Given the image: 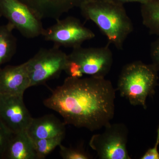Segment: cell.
<instances>
[{"label":"cell","instance_id":"6da1fadb","mask_svg":"<svg viewBox=\"0 0 159 159\" xmlns=\"http://www.w3.org/2000/svg\"><path fill=\"white\" fill-rule=\"evenodd\" d=\"M115 99V89L105 77H68L43 104L58 113L66 124L94 131L113 119Z\"/></svg>","mask_w":159,"mask_h":159},{"label":"cell","instance_id":"7a4b0ae2","mask_svg":"<svg viewBox=\"0 0 159 159\" xmlns=\"http://www.w3.org/2000/svg\"><path fill=\"white\" fill-rule=\"evenodd\" d=\"M79 8L83 16L95 23L106 36L109 43L122 50L134 29L124 5L111 0H89Z\"/></svg>","mask_w":159,"mask_h":159},{"label":"cell","instance_id":"3957f363","mask_svg":"<svg viewBox=\"0 0 159 159\" xmlns=\"http://www.w3.org/2000/svg\"><path fill=\"white\" fill-rule=\"evenodd\" d=\"M158 71L152 64H146L140 61L127 64L119 75L117 90L131 105L146 109L147 98L155 93Z\"/></svg>","mask_w":159,"mask_h":159},{"label":"cell","instance_id":"277c9868","mask_svg":"<svg viewBox=\"0 0 159 159\" xmlns=\"http://www.w3.org/2000/svg\"><path fill=\"white\" fill-rule=\"evenodd\" d=\"M113 62L112 52L109 45L98 48L73 49L68 54L64 71L68 77L81 78L84 74L89 77H105Z\"/></svg>","mask_w":159,"mask_h":159},{"label":"cell","instance_id":"5b68a950","mask_svg":"<svg viewBox=\"0 0 159 159\" xmlns=\"http://www.w3.org/2000/svg\"><path fill=\"white\" fill-rule=\"evenodd\" d=\"M68 54L59 47L41 48L25 62L31 87L41 85L59 77L64 71Z\"/></svg>","mask_w":159,"mask_h":159},{"label":"cell","instance_id":"8992f818","mask_svg":"<svg viewBox=\"0 0 159 159\" xmlns=\"http://www.w3.org/2000/svg\"><path fill=\"white\" fill-rule=\"evenodd\" d=\"M101 134H96L89 142L99 159H130L127 149L128 131L123 123H110Z\"/></svg>","mask_w":159,"mask_h":159},{"label":"cell","instance_id":"52a82bcc","mask_svg":"<svg viewBox=\"0 0 159 159\" xmlns=\"http://www.w3.org/2000/svg\"><path fill=\"white\" fill-rule=\"evenodd\" d=\"M56 21L53 25L44 29L42 35L46 41L54 43V46L75 48L96 36L77 18L68 16Z\"/></svg>","mask_w":159,"mask_h":159},{"label":"cell","instance_id":"ba28073f","mask_svg":"<svg viewBox=\"0 0 159 159\" xmlns=\"http://www.w3.org/2000/svg\"><path fill=\"white\" fill-rule=\"evenodd\" d=\"M0 13L26 38H35L44 31L42 20L19 0H0Z\"/></svg>","mask_w":159,"mask_h":159},{"label":"cell","instance_id":"9c48e42d","mask_svg":"<svg viewBox=\"0 0 159 159\" xmlns=\"http://www.w3.org/2000/svg\"><path fill=\"white\" fill-rule=\"evenodd\" d=\"M23 97L0 96V121L12 134L26 132L33 119Z\"/></svg>","mask_w":159,"mask_h":159},{"label":"cell","instance_id":"30bf717a","mask_svg":"<svg viewBox=\"0 0 159 159\" xmlns=\"http://www.w3.org/2000/svg\"><path fill=\"white\" fill-rule=\"evenodd\" d=\"M30 84L25 62L0 69V96H24Z\"/></svg>","mask_w":159,"mask_h":159},{"label":"cell","instance_id":"8fae6325","mask_svg":"<svg viewBox=\"0 0 159 159\" xmlns=\"http://www.w3.org/2000/svg\"><path fill=\"white\" fill-rule=\"evenodd\" d=\"M25 4L40 19H59L75 8H80L89 0H19Z\"/></svg>","mask_w":159,"mask_h":159},{"label":"cell","instance_id":"7c38bea8","mask_svg":"<svg viewBox=\"0 0 159 159\" xmlns=\"http://www.w3.org/2000/svg\"><path fill=\"white\" fill-rule=\"evenodd\" d=\"M66 125L54 115H47L33 118L26 132L32 141L65 136Z\"/></svg>","mask_w":159,"mask_h":159},{"label":"cell","instance_id":"4fadbf2b","mask_svg":"<svg viewBox=\"0 0 159 159\" xmlns=\"http://www.w3.org/2000/svg\"><path fill=\"white\" fill-rule=\"evenodd\" d=\"M2 159H37L33 142L26 132L12 134Z\"/></svg>","mask_w":159,"mask_h":159},{"label":"cell","instance_id":"5bb4252c","mask_svg":"<svg viewBox=\"0 0 159 159\" xmlns=\"http://www.w3.org/2000/svg\"><path fill=\"white\" fill-rule=\"evenodd\" d=\"M14 29L9 22L0 26V69L11 60L16 53L17 40L12 32Z\"/></svg>","mask_w":159,"mask_h":159},{"label":"cell","instance_id":"9a60e30c","mask_svg":"<svg viewBox=\"0 0 159 159\" xmlns=\"http://www.w3.org/2000/svg\"><path fill=\"white\" fill-rule=\"evenodd\" d=\"M142 23L152 34L159 36V0H150L142 4Z\"/></svg>","mask_w":159,"mask_h":159},{"label":"cell","instance_id":"2e32d148","mask_svg":"<svg viewBox=\"0 0 159 159\" xmlns=\"http://www.w3.org/2000/svg\"><path fill=\"white\" fill-rule=\"evenodd\" d=\"M65 136H59L35 141L31 140L33 142L37 159L45 158L47 156L61 144Z\"/></svg>","mask_w":159,"mask_h":159},{"label":"cell","instance_id":"e0dca14e","mask_svg":"<svg viewBox=\"0 0 159 159\" xmlns=\"http://www.w3.org/2000/svg\"><path fill=\"white\" fill-rule=\"evenodd\" d=\"M60 155L63 159H90L91 155L80 148L66 147L61 145L59 146Z\"/></svg>","mask_w":159,"mask_h":159},{"label":"cell","instance_id":"ac0fdd59","mask_svg":"<svg viewBox=\"0 0 159 159\" xmlns=\"http://www.w3.org/2000/svg\"><path fill=\"white\" fill-rule=\"evenodd\" d=\"M12 134L0 121V159H2Z\"/></svg>","mask_w":159,"mask_h":159},{"label":"cell","instance_id":"d6986e66","mask_svg":"<svg viewBox=\"0 0 159 159\" xmlns=\"http://www.w3.org/2000/svg\"><path fill=\"white\" fill-rule=\"evenodd\" d=\"M150 51L152 64L159 71V36L152 43Z\"/></svg>","mask_w":159,"mask_h":159},{"label":"cell","instance_id":"ffe728a7","mask_svg":"<svg viewBox=\"0 0 159 159\" xmlns=\"http://www.w3.org/2000/svg\"><path fill=\"white\" fill-rule=\"evenodd\" d=\"M156 142L152 148H149L141 157V159H159L158 146L159 144V125L157 129Z\"/></svg>","mask_w":159,"mask_h":159},{"label":"cell","instance_id":"44dd1931","mask_svg":"<svg viewBox=\"0 0 159 159\" xmlns=\"http://www.w3.org/2000/svg\"><path fill=\"white\" fill-rule=\"evenodd\" d=\"M111 1L124 5L125 3L132 2L139 3L142 5V4L148 2L150 0H111Z\"/></svg>","mask_w":159,"mask_h":159},{"label":"cell","instance_id":"7402d4cb","mask_svg":"<svg viewBox=\"0 0 159 159\" xmlns=\"http://www.w3.org/2000/svg\"><path fill=\"white\" fill-rule=\"evenodd\" d=\"M1 17H2V15H1V13H0V18H1Z\"/></svg>","mask_w":159,"mask_h":159}]
</instances>
